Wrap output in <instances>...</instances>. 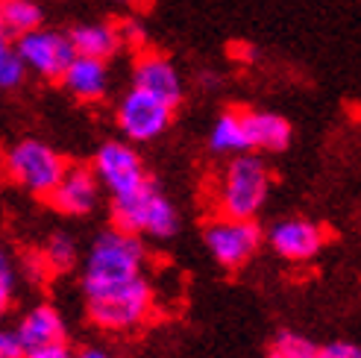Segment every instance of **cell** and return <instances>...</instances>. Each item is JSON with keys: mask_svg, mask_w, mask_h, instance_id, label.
I'll list each match as a JSON object with an SVG mask.
<instances>
[{"mask_svg": "<svg viewBox=\"0 0 361 358\" xmlns=\"http://www.w3.org/2000/svg\"><path fill=\"white\" fill-rule=\"evenodd\" d=\"M144 261H147V247L138 235L121 229H106L92 241L82 261V294L85 300L100 297L106 291L126 285L144 276Z\"/></svg>", "mask_w": 361, "mask_h": 358, "instance_id": "1", "label": "cell"}, {"mask_svg": "<svg viewBox=\"0 0 361 358\" xmlns=\"http://www.w3.org/2000/svg\"><path fill=\"white\" fill-rule=\"evenodd\" d=\"M270 185H274V173L259 153L232 156L221 173L218 194H214L218 214L256 221V214L267 203Z\"/></svg>", "mask_w": 361, "mask_h": 358, "instance_id": "2", "label": "cell"}, {"mask_svg": "<svg viewBox=\"0 0 361 358\" xmlns=\"http://www.w3.org/2000/svg\"><path fill=\"white\" fill-rule=\"evenodd\" d=\"M68 162L59 150L39 138H21L4 153V173L6 179L39 200H50V194L59 188L68 173Z\"/></svg>", "mask_w": 361, "mask_h": 358, "instance_id": "3", "label": "cell"}, {"mask_svg": "<svg viewBox=\"0 0 361 358\" xmlns=\"http://www.w3.org/2000/svg\"><path fill=\"white\" fill-rule=\"evenodd\" d=\"M112 226L130 235H150V238H173L179 229V214L173 203L165 197L153 179L147 185H141L133 194L112 197Z\"/></svg>", "mask_w": 361, "mask_h": 358, "instance_id": "4", "label": "cell"}, {"mask_svg": "<svg viewBox=\"0 0 361 358\" xmlns=\"http://www.w3.org/2000/svg\"><path fill=\"white\" fill-rule=\"evenodd\" d=\"M153 285L138 276L126 285H118V288L106 291L100 297L85 300L88 309V320L106 332H130L135 326H141L144 320L153 314Z\"/></svg>", "mask_w": 361, "mask_h": 358, "instance_id": "5", "label": "cell"}, {"mask_svg": "<svg viewBox=\"0 0 361 358\" xmlns=\"http://www.w3.org/2000/svg\"><path fill=\"white\" fill-rule=\"evenodd\" d=\"M267 241L264 229L256 221L247 218H229V214H214L203 226V244L209 256L226 271H238Z\"/></svg>", "mask_w": 361, "mask_h": 358, "instance_id": "6", "label": "cell"}, {"mask_svg": "<svg viewBox=\"0 0 361 358\" xmlns=\"http://www.w3.org/2000/svg\"><path fill=\"white\" fill-rule=\"evenodd\" d=\"M92 168L100 179V185L112 197L133 194L141 185L150 183L141 156L135 153V147L130 144V141H103V144L97 147V153H94V159H92Z\"/></svg>", "mask_w": 361, "mask_h": 358, "instance_id": "7", "label": "cell"}, {"mask_svg": "<svg viewBox=\"0 0 361 358\" xmlns=\"http://www.w3.org/2000/svg\"><path fill=\"white\" fill-rule=\"evenodd\" d=\"M115 121H118V130L123 132L126 141L144 144V141L159 138L171 127L173 109L168 103H161L159 97L141 92V88H133V92H126L121 97Z\"/></svg>", "mask_w": 361, "mask_h": 358, "instance_id": "8", "label": "cell"}, {"mask_svg": "<svg viewBox=\"0 0 361 358\" xmlns=\"http://www.w3.org/2000/svg\"><path fill=\"white\" fill-rule=\"evenodd\" d=\"M21 59L27 62L30 70H35L44 80H62L68 65L77 59L74 42H71L68 32H56V30H32L24 39L15 42Z\"/></svg>", "mask_w": 361, "mask_h": 358, "instance_id": "9", "label": "cell"}, {"mask_svg": "<svg viewBox=\"0 0 361 358\" xmlns=\"http://www.w3.org/2000/svg\"><path fill=\"white\" fill-rule=\"evenodd\" d=\"M329 241L326 226L309 218H282L267 229L270 249L285 261H312L323 253Z\"/></svg>", "mask_w": 361, "mask_h": 358, "instance_id": "10", "label": "cell"}, {"mask_svg": "<svg viewBox=\"0 0 361 358\" xmlns=\"http://www.w3.org/2000/svg\"><path fill=\"white\" fill-rule=\"evenodd\" d=\"M100 179L94 173L92 165H71L65 179L59 183V188L50 194V206L71 214V218H82V214H92L100 203Z\"/></svg>", "mask_w": 361, "mask_h": 358, "instance_id": "11", "label": "cell"}, {"mask_svg": "<svg viewBox=\"0 0 361 358\" xmlns=\"http://www.w3.org/2000/svg\"><path fill=\"white\" fill-rule=\"evenodd\" d=\"M133 88H141L161 103H168L171 109H176L183 103V80H179L176 68L168 56L161 53H141L133 68Z\"/></svg>", "mask_w": 361, "mask_h": 358, "instance_id": "12", "label": "cell"}, {"mask_svg": "<svg viewBox=\"0 0 361 358\" xmlns=\"http://www.w3.org/2000/svg\"><path fill=\"white\" fill-rule=\"evenodd\" d=\"M21 341L27 344L30 352H39V350H50V347H65L68 341V326H65V317L59 314L56 306L50 302H35L30 306L21 320L15 323Z\"/></svg>", "mask_w": 361, "mask_h": 358, "instance_id": "13", "label": "cell"}, {"mask_svg": "<svg viewBox=\"0 0 361 358\" xmlns=\"http://www.w3.org/2000/svg\"><path fill=\"white\" fill-rule=\"evenodd\" d=\"M71 97H77L82 103H94L106 94L109 88V70H106V62L100 59H88V56H77L68 65L65 77L59 80Z\"/></svg>", "mask_w": 361, "mask_h": 358, "instance_id": "14", "label": "cell"}, {"mask_svg": "<svg viewBox=\"0 0 361 358\" xmlns=\"http://www.w3.org/2000/svg\"><path fill=\"white\" fill-rule=\"evenodd\" d=\"M244 118H247V132H250L252 153H259V150L282 153L288 144H291V123H288L282 115L244 109Z\"/></svg>", "mask_w": 361, "mask_h": 358, "instance_id": "15", "label": "cell"}, {"mask_svg": "<svg viewBox=\"0 0 361 358\" xmlns=\"http://www.w3.org/2000/svg\"><path fill=\"white\" fill-rule=\"evenodd\" d=\"M209 150L218 153V156H229V159L241 156V153H252L244 109H226V112H221V118L214 121V127L209 132Z\"/></svg>", "mask_w": 361, "mask_h": 358, "instance_id": "16", "label": "cell"}, {"mask_svg": "<svg viewBox=\"0 0 361 358\" xmlns=\"http://www.w3.org/2000/svg\"><path fill=\"white\" fill-rule=\"evenodd\" d=\"M68 35L74 42L77 56L100 59V62H109L123 44L118 27L112 24H80L74 30H68Z\"/></svg>", "mask_w": 361, "mask_h": 358, "instance_id": "17", "label": "cell"}, {"mask_svg": "<svg viewBox=\"0 0 361 358\" xmlns=\"http://www.w3.org/2000/svg\"><path fill=\"white\" fill-rule=\"evenodd\" d=\"M42 6L32 0H0V42H18L27 32L42 30Z\"/></svg>", "mask_w": 361, "mask_h": 358, "instance_id": "18", "label": "cell"}, {"mask_svg": "<svg viewBox=\"0 0 361 358\" xmlns=\"http://www.w3.org/2000/svg\"><path fill=\"white\" fill-rule=\"evenodd\" d=\"M42 256L50 267L53 276H62V273H71L77 267V241L68 235V232L56 229L53 235H47L44 247H42Z\"/></svg>", "mask_w": 361, "mask_h": 358, "instance_id": "19", "label": "cell"}, {"mask_svg": "<svg viewBox=\"0 0 361 358\" xmlns=\"http://www.w3.org/2000/svg\"><path fill=\"white\" fill-rule=\"evenodd\" d=\"M270 352H274L276 358H317L320 347L302 332L279 329L276 338H274V344H270Z\"/></svg>", "mask_w": 361, "mask_h": 358, "instance_id": "20", "label": "cell"}, {"mask_svg": "<svg viewBox=\"0 0 361 358\" xmlns=\"http://www.w3.org/2000/svg\"><path fill=\"white\" fill-rule=\"evenodd\" d=\"M27 62L21 59V53L12 42H0V85H4V92H12L24 82L27 77Z\"/></svg>", "mask_w": 361, "mask_h": 358, "instance_id": "21", "label": "cell"}, {"mask_svg": "<svg viewBox=\"0 0 361 358\" xmlns=\"http://www.w3.org/2000/svg\"><path fill=\"white\" fill-rule=\"evenodd\" d=\"M15 291H18V264L9 259V253L0 256V309H9L15 302Z\"/></svg>", "mask_w": 361, "mask_h": 358, "instance_id": "22", "label": "cell"}, {"mask_svg": "<svg viewBox=\"0 0 361 358\" xmlns=\"http://www.w3.org/2000/svg\"><path fill=\"white\" fill-rule=\"evenodd\" d=\"M118 32H121V42L126 47L141 50L144 44H147V30H144V24L138 21V18H123V21L118 24Z\"/></svg>", "mask_w": 361, "mask_h": 358, "instance_id": "23", "label": "cell"}, {"mask_svg": "<svg viewBox=\"0 0 361 358\" xmlns=\"http://www.w3.org/2000/svg\"><path fill=\"white\" fill-rule=\"evenodd\" d=\"M27 355H30V350L21 341V335H18L15 326L0 332V358H27Z\"/></svg>", "mask_w": 361, "mask_h": 358, "instance_id": "24", "label": "cell"}, {"mask_svg": "<svg viewBox=\"0 0 361 358\" xmlns=\"http://www.w3.org/2000/svg\"><path fill=\"white\" fill-rule=\"evenodd\" d=\"M21 271H24V276H27L30 282H44L47 276H53L42 253H32V256L27 253V256H24V261H21Z\"/></svg>", "mask_w": 361, "mask_h": 358, "instance_id": "25", "label": "cell"}, {"mask_svg": "<svg viewBox=\"0 0 361 358\" xmlns=\"http://www.w3.org/2000/svg\"><path fill=\"white\" fill-rule=\"evenodd\" d=\"M317 358H361V347L353 341H332L320 347Z\"/></svg>", "mask_w": 361, "mask_h": 358, "instance_id": "26", "label": "cell"}, {"mask_svg": "<svg viewBox=\"0 0 361 358\" xmlns=\"http://www.w3.org/2000/svg\"><path fill=\"white\" fill-rule=\"evenodd\" d=\"M229 56L235 62H241V65H252L259 59V50H256V44H250V42H232L229 44Z\"/></svg>", "mask_w": 361, "mask_h": 358, "instance_id": "27", "label": "cell"}, {"mask_svg": "<svg viewBox=\"0 0 361 358\" xmlns=\"http://www.w3.org/2000/svg\"><path fill=\"white\" fill-rule=\"evenodd\" d=\"M77 352H71L68 344L65 347H50V350H39V352H30L27 358H74Z\"/></svg>", "mask_w": 361, "mask_h": 358, "instance_id": "28", "label": "cell"}, {"mask_svg": "<svg viewBox=\"0 0 361 358\" xmlns=\"http://www.w3.org/2000/svg\"><path fill=\"white\" fill-rule=\"evenodd\" d=\"M74 358H112L106 350H100V347H85V350H80Z\"/></svg>", "mask_w": 361, "mask_h": 358, "instance_id": "29", "label": "cell"}, {"mask_svg": "<svg viewBox=\"0 0 361 358\" xmlns=\"http://www.w3.org/2000/svg\"><path fill=\"white\" fill-rule=\"evenodd\" d=\"M121 4H133V0H121Z\"/></svg>", "mask_w": 361, "mask_h": 358, "instance_id": "30", "label": "cell"}, {"mask_svg": "<svg viewBox=\"0 0 361 358\" xmlns=\"http://www.w3.org/2000/svg\"><path fill=\"white\" fill-rule=\"evenodd\" d=\"M267 358H276V355H274V352H270V355H267Z\"/></svg>", "mask_w": 361, "mask_h": 358, "instance_id": "31", "label": "cell"}]
</instances>
